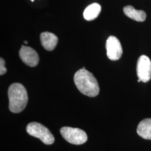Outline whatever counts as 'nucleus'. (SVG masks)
<instances>
[{"instance_id":"obj_1","label":"nucleus","mask_w":151,"mask_h":151,"mask_svg":"<svg viewBox=\"0 0 151 151\" xmlns=\"http://www.w3.org/2000/svg\"><path fill=\"white\" fill-rule=\"evenodd\" d=\"M73 80L77 88L82 94L88 97H95L99 94L100 88L97 80L86 69L77 71Z\"/></svg>"},{"instance_id":"obj_2","label":"nucleus","mask_w":151,"mask_h":151,"mask_svg":"<svg viewBox=\"0 0 151 151\" xmlns=\"http://www.w3.org/2000/svg\"><path fill=\"white\" fill-rule=\"evenodd\" d=\"M9 109L12 113H19L23 111L27 105V91L21 83H14L10 85L8 90Z\"/></svg>"},{"instance_id":"obj_3","label":"nucleus","mask_w":151,"mask_h":151,"mask_svg":"<svg viewBox=\"0 0 151 151\" xmlns=\"http://www.w3.org/2000/svg\"><path fill=\"white\" fill-rule=\"evenodd\" d=\"M27 132L29 135L40 139L47 145L54 143V136L49 130L42 124L37 122H32L27 127Z\"/></svg>"},{"instance_id":"obj_4","label":"nucleus","mask_w":151,"mask_h":151,"mask_svg":"<svg viewBox=\"0 0 151 151\" xmlns=\"http://www.w3.org/2000/svg\"><path fill=\"white\" fill-rule=\"evenodd\" d=\"M60 132L65 140L71 144L80 145L87 140V135L85 132L79 128L65 127L60 129Z\"/></svg>"},{"instance_id":"obj_5","label":"nucleus","mask_w":151,"mask_h":151,"mask_svg":"<svg viewBox=\"0 0 151 151\" xmlns=\"http://www.w3.org/2000/svg\"><path fill=\"white\" fill-rule=\"evenodd\" d=\"M137 73L140 81L147 82L151 79V60L145 55L140 56L137 62Z\"/></svg>"},{"instance_id":"obj_6","label":"nucleus","mask_w":151,"mask_h":151,"mask_svg":"<svg viewBox=\"0 0 151 151\" xmlns=\"http://www.w3.org/2000/svg\"><path fill=\"white\" fill-rule=\"evenodd\" d=\"M106 53L108 58L111 60H116L121 58L123 49L118 39L114 36H110L106 43Z\"/></svg>"},{"instance_id":"obj_7","label":"nucleus","mask_w":151,"mask_h":151,"mask_svg":"<svg viewBox=\"0 0 151 151\" xmlns=\"http://www.w3.org/2000/svg\"><path fill=\"white\" fill-rule=\"evenodd\" d=\"M19 55L22 61L28 66L34 67L38 65L39 61V55L31 47L22 45L19 51Z\"/></svg>"},{"instance_id":"obj_8","label":"nucleus","mask_w":151,"mask_h":151,"mask_svg":"<svg viewBox=\"0 0 151 151\" xmlns=\"http://www.w3.org/2000/svg\"><path fill=\"white\" fill-rule=\"evenodd\" d=\"M58 40L57 37L52 32H44L40 34L41 44L47 50H53L57 46Z\"/></svg>"},{"instance_id":"obj_9","label":"nucleus","mask_w":151,"mask_h":151,"mask_svg":"<svg viewBox=\"0 0 151 151\" xmlns=\"http://www.w3.org/2000/svg\"><path fill=\"white\" fill-rule=\"evenodd\" d=\"M124 14L135 21L143 22L146 20V12L143 10H138L134 9L132 6L128 5L125 6L123 8Z\"/></svg>"},{"instance_id":"obj_10","label":"nucleus","mask_w":151,"mask_h":151,"mask_svg":"<svg viewBox=\"0 0 151 151\" xmlns=\"http://www.w3.org/2000/svg\"><path fill=\"white\" fill-rule=\"evenodd\" d=\"M137 132L143 139L151 140V118L142 120L137 127Z\"/></svg>"},{"instance_id":"obj_11","label":"nucleus","mask_w":151,"mask_h":151,"mask_svg":"<svg viewBox=\"0 0 151 151\" xmlns=\"http://www.w3.org/2000/svg\"><path fill=\"white\" fill-rule=\"evenodd\" d=\"M101 10V7L97 3H93L88 6L83 12V17L87 21H91L100 14Z\"/></svg>"},{"instance_id":"obj_12","label":"nucleus","mask_w":151,"mask_h":151,"mask_svg":"<svg viewBox=\"0 0 151 151\" xmlns=\"http://www.w3.org/2000/svg\"><path fill=\"white\" fill-rule=\"evenodd\" d=\"M7 72V69L5 67V62L2 58H0V75H4Z\"/></svg>"},{"instance_id":"obj_13","label":"nucleus","mask_w":151,"mask_h":151,"mask_svg":"<svg viewBox=\"0 0 151 151\" xmlns=\"http://www.w3.org/2000/svg\"><path fill=\"white\" fill-rule=\"evenodd\" d=\"M24 43L25 44H27V41H24Z\"/></svg>"},{"instance_id":"obj_14","label":"nucleus","mask_w":151,"mask_h":151,"mask_svg":"<svg viewBox=\"0 0 151 151\" xmlns=\"http://www.w3.org/2000/svg\"><path fill=\"white\" fill-rule=\"evenodd\" d=\"M82 68H83V69H85V67H83Z\"/></svg>"},{"instance_id":"obj_15","label":"nucleus","mask_w":151,"mask_h":151,"mask_svg":"<svg viewBox=\"0 0 151 151\" xmlns=\"http://www.w3.org/2000/svg\"><path fill=\"white\" fill-rule=\"evenodd\" d=\"M31 1H32V2H34V0H31Z\"/></svg>"}]
</instances>
